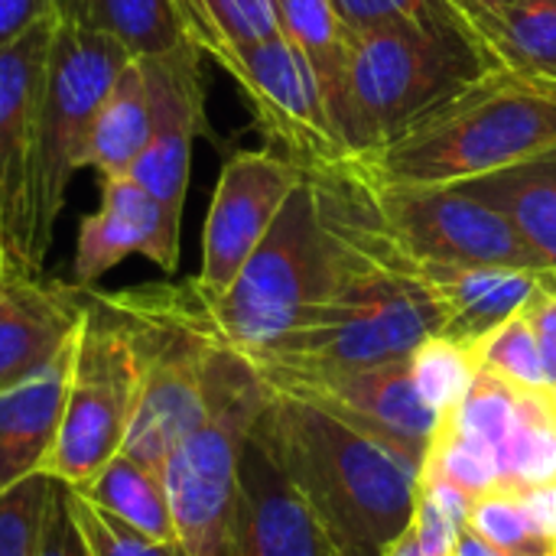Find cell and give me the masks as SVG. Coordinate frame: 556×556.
I'll list each match as a JSON object with an SVG mask.
<instances>
[{"mask_svg": "<svg viewBox=\"0 0 556 556\" xmlns=\"http://www.w3.org/2000/svg\"><path fill=\"white\" fill-rule=\"evenodd\" d=\"M466 525L502 556H556V544L541 534L518 492L495 489L476 498Z\"/></svg>", "mask_w": 556, "mask_h": 556, "instance_id": "f1b7e54d", "label": "cell"}, {"mask_svg": "<svg viewBox=\"0 0 556 556\" xmlns=\"http://www.w3.org/2000/svg\"><path fill=\"white\" fill-rule=\"evenodd\" d=\"M417 267V264H414ZM437 293L446 326L443 336L476 345L492 329L518 316L556 274L525 267H417Z\"/></svg>", "mask_w": 556, "mask_h": 556, "instance_id": "ac0fdd59", "label": "cell"}, {"mask_svg": "<svg viewBox=\"0 0 556 556\" xmlns=\"http://www.w3.org/2000/svg\"><path fill=\"white\" fill-rule=\"evenodd\" d=\"M251 437L293 482L342 556H384L410 528L420 469L378 440L270 391Z\"/></svg>", "mask_w": 556, "mask_h": 556, "instance_id": "7a4b0ae2", "label": "cell"}, {"mask_svg": "<svg viewBox=\"0 0 556 556\" xmlns=\"http://www.w3.org/2000/svg\"><path fill=\"white\" fill-rule=\"evenodd\" d=\"M0 261H3V254H0Z\"/></svg>", "mask_w": 556, "mask_h": 556, "instance_id": "7bdbcfd3", "label": "cell"}, {"mask_svg": "<svg viewBox=\"0 0 556 556\" xmlns=\"http://www.w3.org/2000/svg\"><path fill=\"white\" fill-rule=\"evenodd\" d=\"M231 556H342L303 495L251 433L238 466Z\"/></svg>", "mask_w": 556, "mask_h": 556, "instance_id": "e0dca14e", "label": "cell"}, {"mask_svg": "<svg viewBox=\"0 0 556 556\" xmlns=\"http://www.w3.org/2000/svg\"><path fill=\"white\" fill-rule=\"evenodd\" d=\"M371 182L384 225L410 264L544 270L515 225L466 189L388 182L375 173Z\"/></svg>", "mask_w": 556, "mask_h": 556, "instance_id": "8fae6325", "label": "cell"}, {"mask_svg": "<svg viewBox=\"0 0 556 556\" xmlns=\"http://www.w3.org/2000/svg\"><path fill=\"white\" fill-rule=\"evenodd\" d=\"M36 556H91L85 547L81 531L72 521L68 489L55 479H52V495H49V508L42 518V534H39Z\"/></svg>", "mask_w": 556, "mask_h": 556, "instance_id": "836d02e7", "label": "cell"}, {"mask_svg": "<svg viewBox=\"0 0 556 556\" xmlns=\"http://www.w3.org/2000/svg\"><path fill=\"white\" fill-rule=\"evenodd\" d=\"M55 13L114 36L134 59H160L192 46L176 0H55Z\"/></svg>", "mask_w": 556, "mask_h": 556, "instance_id": "603a6c76", "label": "cell"}, {"mask_svg": "<svg viewBox=\"0 0 556 556\" xmlns=\"http://www.w3.org/2000/svg\"><path fill=\"white\" fill-rule=\"evenodd\" d=\"M303 176L306 169L274 150H238L225 160L202 228V267L192 277L199 293L218 296L235 283Z\"/></svg>", "mask_w": 556, "mask_h": 556, "instance_id": "7c38bea8", "label": "cell"}, {"mask_svg": "<svg viewBox=\"0 0 556 556\" xmlns=\"http://www.w3.org/2000/svg\"><path fill=\"white\" fill-rule=\"evenodd\" d=\"M55 13V0H0V49L16 42L39 20Z\"/></svg>", "mask_w": 556, "mask_h": 556, "instance_id": "8d00e7d4", "label": "cell"}, {"mask_svg": "<svg viewBox=\"0 0 556 556\" xmlns=\"http://www.w3.org/2000/svg\"><path fill=\"white\" fill-rule=\"evenodd\" d=\"M72 349L33 378L0 391V492L42 472L65 407Z\"/></svg>", "mask_w": 556, "mask_h": 556, "instance_id": "d6986e66", "label": "cell"}, {"mask_svg": "<svg viewBox=\"0 0 556 556\" xmlns=\"http://www.w3.org/2000/svg\"><path fill=\"white\" fill-rule=\"evenodd\" d=\"M182 215L150 195L134 176L101 179V205L81 218L75 238L72 283L94 290V283L127 257H147L163 274L179 270Z\"/></svg>", "mask_w": 556, "mask_h": 556, "instance_id": "5bb4252c", "label": "cell"}, {"mask_svg": "<svg viewBox=\"0 0 556 556\" xmlns=\"http://www.w3.org/2000/svg\"><path fill=\"white\" fill-rule=\"evenodd\" d=\"M254 368V365H251ZM270 394L316 407L339 424L378 440L417 469L430 450L440 417L424 404L410 362L384 365H274L254 368Z\"/></svg>", "mask_w": 556, "mask_h": 556, "instance_id": "30bf717a", "label": "cell"}, {"mask_svg": "<svg viewBox=\"0 0 556 556\" xmlns=\"http://www.w3.org/2000/svg\"><path fill=\"white\" fill-rule=\"evenodd\" d=\"M264 401L267 388L251 362L212 332L208 414L163 463L176 534L189 556H231L241 450Z\"/></svg>", "mask_w": 556, "mask_h": 556, "instance_id": "5b68a950", "label": "cell"}, {"mask_svg": "<svg viewBox=\"0 0 556 556\" xmlns=\"http://www.w3.org/2000/svg\"><path fill=\"white\" fill-rule=\"evenodd\" d=\"M410 378L424 397V404L437 414L446 417L450 410L459 407L466 391L472 388L476 375L482 371L479 352L469 342L450 339V336H430L410 352Z\"/></svg>", "mask_w": 556, "mask_h": 556, "instance_id": "4316f807", "label": "cell"}, {"mask_svg": "<svg viewBox=\"0 0 556 556\" xmlns=\"http://www.w3.org/2000/svg\"><path fill=\"white\" fill-rule=\"evenodd\" d=\"M492 65L459 33L352 29L342 140L371 160Z\"/></svg>", "mask_w": 556, "mask_h": 556, "instance_id": "277c9868", "label": "cell"}, {"mask_svg": "<svg viewBox=\"0 0 556 556\" xmlns=\"http://www.w3.org/2000/svg\"><path fill=\"white\" fill-rule=\"evenodd\" d=\"M528 515L534 518V525L541 528L544 538H551L556 544V479L547 485H538V489H528V492H518Z\"/></svg>", "mask_w": 556, "mask_h": 556, "instance_id": "74e56055", "label": "cell"}, {"mask_svg": "<svg viewBox=\"0 0 556 556\" xmlns=\"http://www.w3.org/2000/svg\"><path fill=\"white\" fill-rule=\"evenodd\" d=\"M349 29L407 26L424 33H459L443 0H332Z\"/></svg>", "mask_w": 556, "mask_h": 556, "instance_id": "d6a6232c", "label": "cell"}, {"mask_svg": "<svg viewBox=\"0 0 556 556\" xmlns=\"http://www.w3.org/2000/svg\"><path fill=\"white\" fill-rule=\"evenodd\" d=\"M476 352H479V365L485 371L498 375L502 381H508L521 391H551L544 355H541L538 336H534L525 309L518 316H511L508 323H502L498 329H492L485 339H479Z\"/></svg>", "mask_w": 556, "mask_h": 556, "instance_id": "f546056e", "label": "cell"}, {"mask_svg": "<svg viewBox=\"0 0 556 556\" xmlns=\"http://www.w3.org/2000/svg\"><path fill=\"white\" fill-rule=\"evenodd\" d=\"M153 130L150 111V85L140 59H130L114 85L108 88L101 108L94 111L81 169H94L98 179L130 176L140 153L147 150Z\"/></svg>", "mask_w": 556, "mask_h": 556, "instance_id": "7402d4cb", "label": "cell"}, {"mask_svg": "<svg viewBox=\"0 0 556 556\" xmlns=\"http://www.w3.org/2000/svg\"><path fill=\"white\" fill-rule=\"evenodd\" d=\"M466 42L492 68L556 78V0H492L469 16Z\"/></svg>", "mask_w": 556, "mask_h": 556, "instance_id": "44dd1931", "label": "cell"}, {"mask_svg": "<svg viewBox=\"0 0 556 556\" xmlns=\"http://www.w3.org/2000/svg\"><path fill=\"white\" fill-rule=\"evenodd\" d=\"M551 397H554V407H556V384H554V388H551Z\"/></svg>", "mask_w": 556, "mask_h": 556, "instance_id": "b9f144b4", "label": "cell"}, {"mask_svg": "<svg viewBox=\"0 0 556 556\" xmlns=\"http://www.w3.org/2000/svg\"><path fill=\"white\" fill-rule=\"evenodd\" d=\"M414 534L420 538V544L427 551L440 556H453L456 538L463 531V525L456 518H450L440 505H433L430 498L417 495V508H414V521H410Z\"/></svg>", "mask_w": 556, "mask_h": 556, "instance_id": "d590c367", "label": "cell"}, {"mask_svg": "<svg viewBox=\"0 0 556 556\" xmlns=\"http://www.w3.org/2000/svg\"><path fill=\"white\" fill-rule=\"evenodd\" d=\"M401 257L368 163L349 160L303 176L225 293L205 296L189 283L208 329L251 358L303 329L358 274Z\"/></svg>", "mask_w": 556, "mask_h": 556, "instance_id": "6da1fadb", "label": "cell"}, {"mask_svg": "<svg viewBox=\"0 0 556 556\" xmlns=\"http://www.w3.org/2000/svg\"><path fill=\"white\" fill-rule=\"evenodd\" d=\"M502 212L547 274H556V147L482 179L456 182Z\"/></svg>", "mask_w": 556, "mask_h": 556, "instance_id": "ffe728a7", "label": "cell"}, {"mask_svg": "<svg viewBox=\"0 0 556 556\" xmlns=\"http://www.w3.org/2000/svg\"><path fill=\"white\" fill-rule=\"evenodd\" d=\"M72 492L153 541H179L163 469L117 453L108 466H101L88 482Z\"/></svg>", "mask_w": 556, "mask_h": 556, "instance_id": "cb8c5ba5", "label": "cell"}, {"mask_svg": "<svg viewBox=\"0 0 556 556\" xmlns=\"http://www.w3.org/2000/svg\"><path fill=\"white\" fill-rule=\"evenodd\" d=\"M384 556H440V554L427 551V547L420 544V538L414 534V528H407V531L391 544V551H388Z\"/></svg>", "mask_w": 556, "mask_h": 556, "instance_id": "60d3db41", "label": "cell"}, {"mask_svg": "<svg viewBox=\"0 0 556 556\" xmlns=\"http://www.w3.org/2000/svg\"><path fill=\"white\" fill-rule=\"evenodd\" d=\"M68 489V485H65ZM68 511L91 556H189L182 541H153L68 489Z\"/></svg>", "mask_w": 556, "mask_h": 556, "instance_id": "4dcf8cb0", "label": "cell"}, {"mask_svg": "<svg viewBox=\"0 0 556 556\" xmlns=\"http://www.w3.org/2000/svg\"><path fill=\"white\" fill-rule=\"evenodd\" d=\"M443 306L420 270L401 257L358 274L303 329L251 355L254 368L274 365H384L440 336Z\"/></svg>", "mask_w": 556, "mask_h": 556, "instance_id": "8992f818", "label": "cell"}, {"mask_svg": "<svg viewBox=\"0 0 556 556\" xmlns=\"http://www.w3.org/2000/svg\"><path fill=\"white\" fill-rule=\"evenodd\" d=\"M202 59L205 55L195 46L160 59H140L150 85L153 130L130 176L179 215L189 192L192 143L202 130H208Z\"/></svg>", "mask_w": 556, "mask_h": 556, "instance_id": "9a60e30c", "label": "cell"}, {"mask_svg": "<svg viewBox=\"0 0 556 556\" xmlns=\"http://www.w3.org/2000/svg\"><path fill=\"white\" fill-rule=\"evenodd\" d=\"M130 59L114 36L55 13L29 182V261L36 270L55 238L68 182L81 169L94 111Z\"/></svg>", "mask_w": 556, "mask_h": 556, "instance_id": "52a82bcc", "label": "cell"}, {"mask_svg": "<svg viewBox=\"0 0 556 556\" xmlns=\"http://www.w3.org/2000/svg\"><path fill=\"white\" fill-rule=\"evenodd\" d=\"M186 36L205 55L222 46H248L283 33L277 0H176Z\"/></svg>", "mask_w": 556, "mask_h": 556, "instance_id": "484cf974", "label": "cell"}, {"mask_svg": "<svg viewBox=\"0 0 556 556\" xmlns=\"http://www.w3.org/2000/svg\"><path fill=\"white\" fill-rule=\"evenodd\" d=\"M453 556H502L492 544H485L469 525H463L459 538H456V547H453Z\"/></svg>", "mask_w": 556, "mask_h": 556, "instance_id": "f35d334b", "label": "cell"}, {"mask_svg": "<svg viewBox=\"0 0 556 556\" xmlns=\"http://www.w3.org/2000/svg\"><path fill=\"white\" fill-rule=\"evenodd\" d=\"M283 33L300 46L313 65L319 88L326 94L329 114L342 137L345 108H349V42L352 29L336 13L332 0H277Z\"/></svg>", "mask_w": 556, "mask_h": 556, "instance_id": "d4e9b609", "label": "cell"}, {"mask_svg": "<svg viewBox=\"0 0 556 556\" xmlns=\"http://www.w3.org/2000/svg\"><path fill=\"white\" fill-rule=\"evenodd\" d=\"M137 407V365L124 316L101 290H85L65 407L42 472L68 489L88 482L121 450Z\"/></svg>", "mask_w": 556, "mask_h": 556, "instance_id": "ba28073f", "label": "cell"}, {"mask_svg": "<svg viewBox=\"0 0 556 556\" xmlns=\"http://www.w3.org/2000/svg\"><path fill=\"white\" fill-rule=\"evenodd\" d=\"M420 476H433L459 489L469 502L502 489L498 463L495 456L472 437L459 433L450 420L437 424V433L430 440V450L424 456Z\"/></svg>", "mask_w": 556, "mask_h": 556, "instance_id": "83f0119b", "label": "cell"}, {"mask_svg": "<svg viewBox=\"0 0 556 556\" xmlns=\"http://www.w3.org/2000/svg\"><path fill=\"white\" fill-rule=\"evenodd\" d=\"M525 316L538 336L541 355H544V368H547V381L551 388L556 384V277H551L525 306Z\"/></svg>", "mask_w": 556, "mask_h": 556, "instance_id": "e575fe53", "label": "cell"}, {"mask_svg": "<svg viewBox=\"0 0 556 556\" xmlns=\"http://www.w3.org/2000/svg\"><path fill=\"white\" fill-rule=\"evenodd\" d=\"M52 29L55 13L0 49V254L23 270H36L29 261V182Z\"/></svg>", "mask_w": 556, "mask_h": 556, "instance_id": "4fadbf2b", "label": "cell"}, {"mask_svg": "<svg viewBox=\"0 0 556 556\" xmlns=\"http://www.w3.org/2000/svg\"><path fill=\"white\" fill-rule=\"evenodd\" d=\"M556 147V78L489 68L365 160L388 182L456 186Z\"/></svg>", "mask_w": 556, "mask_h": 556, "instance_id": "3957f363", "label": "cell"}, {"mask_svg": "<svg viewBox=\"0 0 556 556\" xmlns=\"http://www.w3.org/2000/svg\"><path fill=\"white\" fill-rule=\"evenodd\" d=\"M443 3H446V10H450V16H453V23H456L459 36L466 39V23H469V16H472L479 7L492 3V0H443Z\"/></svg>", "mask_w": 556, "mask_h": 556, "instance_id": "ab89813d", "label": "cell"}, {"mask_svg": "<svg viewBox=\"0 0 556 556\" xmlns=\"http://www.w3.org/2000/svg\"><path fill=\"white\" fill-rule=\"evenodd\" d=\"M81 316V287L0 261V391L33 378L72 349Z\"/></svg>", "mask_w": 556, "mask_h": 556, "instance_id": "2e32d148", "label": "cell"}, {"mask_svg": "<svg viewBox=\"0 0 556 556\" xmlns=\"http://www.w3.org/2000/svg\"><path fill=\"white\" fill-rule=\"evenodd\" d=\"M52 479L36 472L0 492V556H36Z\"/></svg>", "mask_w": 556, "mask_h": 556, "instance_id": "1f68e13d", "label": "cell"}, {"mask_svg": "<svg viewBox=\"0 0 556 556\" xmlns=\"http://www.w3.org/2000/svg\"><path fill=\"white\" fill-rule=\"evenodd\" d=\"M205 59L238 85L274 153L306 173L355 160L336 130L313 65L287 33L248 46H222L205 52Z\"/></svg>", "mask_w": 556, "mask_h": 556, "instance_id": "9c48e42d", "label": "cell"}]
</instances>
